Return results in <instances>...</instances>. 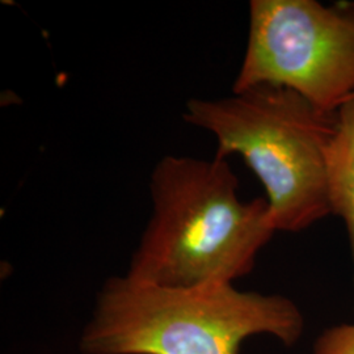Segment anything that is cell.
<instances>
[{
    "label": "cell",
    "mask_w": 354,
    "mask_h": 354,
    "mask_svg": "<svg viewBox=\"0 0 354 354\" xmlns=\"http://www.w3.org/2000/svg\"><path fill=\"white\" fill-rule=\"evenodd\" d=\"M304 317L288 297L235 285L167 289L113 276L79 337L82 354H239L251 336L292 346Z\"/></svg>",
    "instance_id": "cell-2"
},
{
    "label": "cell",
    "mask_w": 354,
    "mask_h": 354,
    "mask_svg": "<svg viewBox=\"0 0 354 354\" xmlns=\"http://www.w3.org/2000/svg\"><path fill=\"white\" fill-rule=\"evenodd\" d=\"M353 97H354V96H353ZM353 97H352V99H353Z\"/></svg>",
    "instance_id": "cell-7"
},
{
    "label": "cell",
    "mask_w": 354,
    "mask_h": 354,
    "mask_svg": "<svg viewBox=\"0 0 354 354\" xmlns=\"http://www.w3.org/2000/svg\"><path fill=\"white\" fill-rule=\"evenodd\" d=\"M149 187L151 213L125 273L142 283L234 285L277 232L266 197L241 200L226 158L165 155Z\"/></svg>",
    "instance_id": "cell-1"
},
{
    "label": "cell",
    "mask_w": 354,
    "mask_h": 354,
    "mask_svg": "<svg viewBox=\"0 0 354 354\" xmlns=\"http://www.w3.org/2000/svg\"><path fill=\"white\" fill-rule=\"evenodd\" d=\"M288 88L327 113L354 96V3L251 0L232 92Z\"/></svg>",
    "instance_id": "cell-4"
},
{
    "label": "cell",
    "mask_w": 354,
    "mask_h": 354,
    "mask_svg": "<svg viewBox=\"0 0 354 354\" xmlns=\"http://www.w3.org/2000/svg\"><path fill=\"white\" fill-rule=\"evenodd\" d=\"M183 117L214 137L215 155H238L251 168L276 231L299 232L332 214L326 155L336 113L290 89L259 86L219 99H190Z\"/></svg>",
    "instance_id": "cell-3"
},
{
    "label": "cell",
    "mask_w": 354,
    "mask_h": 354,
    "mask_svg": "<svg viewBox=\"0 0 354 354\" xmlns=\"http://www.w3.org/2000/svg\"><path fill=\"white\" fill-rule=\"evenodd\" d=\"M330 213L348 232L354 266V97L336 112V129L326 155Z\"/></svg>",
    "instance_id": "cell-5"
},
{
    "label": "cell",
    "mask_w": 354,
    "mask_h": 354,
    "mask_svg": "<svg viewBox=\"0 0 354 354\" xmlns=\"http://www.w3.org/2000/svg\"><path fill=\"white\" fill-rule=\"evenodd\" d=\"M313 354H354V324L326 329L314 344Z\"/></svg>",
    "instance_id": "cell-6"
}]
</instances>
